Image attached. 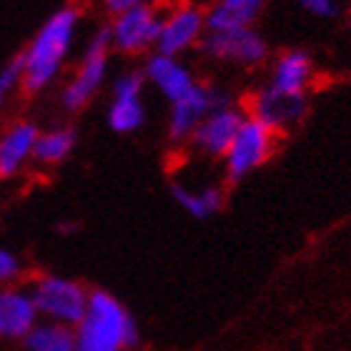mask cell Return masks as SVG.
Segmentation results:
<instances>
[{
  "label": "cell",
  "mask_w": 351,
  "mask_h": 351,
  "mask_svg": "<svg viewBox=\"0 0 351 351\" xmlns=\"http://www.w3.org/2000/svg\"><path fill=\"white\" fill-rule=\"evenodd\" d=\"M75 351H131L138 349L141 329L131 311L106 289L88 293L83 319L73 326Z\"/></svg>",
  "instance_id": "cell-1"
},
{
  "label": "cell",
  "mask_w": 351,
  "mask_h": 351,
  "mask_svg": "<svg viewBox=\"0 0 351 351\" xmlns=\"http://www.w3.org/2000/svg\"><path fill=\"white\" fill-rule=\"evenodd\" d=\"M75 25H78V10L60 8L58 13H53L43 28L38 30L28 51L21 56V83L28 93L43 90L58 75L68 48L73 43Z\"/></svg>",
  "instance_id": "cell-2"
},
{
  "label": "cell",
  "mask_w": 351,
  "mask_h": 351,
  "mask_svg": "<svg viewBox=\"0 0 351 351\" xmlns=\"http://www.w3.org/2000/svg\"><path fill=\"white\" fill-rule=\"evenodd\" d=\"M28 291L33 296L40 322L60 324L68 329H73L83 319L88 306V293H90L83 284L68 276H58V274L38 276L28 286Z\"/></svg>",
  "instance_id": "cell-3"
},
{
  "label": "cell",
  "mask_w": 351,
  "mask_h": 351,
  "mask_svg": "<svg viewBox=\"0 0 351 351\" xmlns=\"http://www.w3.org/2000/svg\"><path fill=\"white\" fill-rule=\"evenodd\" d=\"M274 148V131L258 123L256 118H243L234 141L226 151V178L228 183H239L241 178L258 169L271 156Z\"/></svg>",
  "instance_id": "cell-4"
},
{
  "label": "cell",
  "mask_w": 351,
  "mask_h": 351,
  "mask_svg": "<svg viewBox=\"0 0 351 351\" xmlns=\"http://www.w3.org/2000/svg\"><path fill=\"white\" fill-rule=\"evenodd\" d=\"M110 45L113 43H110L108 28H101L90 38L78 73L73 75V81L68 83L66 90H63V106H66L68 110L83 108V106L95 95V90L101 88L103 78H106V71H108Z\"/></svg>",
  "instance_id": "cell-5"
},
{
  "label": "cell",
  "mask_w": 351,
  "mask_h": 351,
  "mask_svg": "<svg viewBox=\"0 0 351 351\" xmlns=\"http://www.w3.org/2000/svg\"><path fill=\"white\" fill-rule=\"evenodd\" d=\"M163 18L158 10L151 5L133 8L128 13L116 15V21L110 25V43L123 53H141L156 45L158 33H161Z\"/></svg>",
  "instance_id": "cell-6"
},
{
  "label": "cell",
  "mask_w": 351,
  "mask_h": 351,
  "mask_svg": "<svg viewBox=\"0 0 351 351\" xmlns=\"http://www.w3.org/2000/svg\"><path fill=\"white\" fill-rule=\"evenodd\" d=\"M226 95L213 90L208 86H198L191 90L186 98L171 103V118H169V136L171 141H186L191 133L196 131V125L204 121L208 113L219 108H226Z\"/></svg>",
  "instance_id": "cell-7"
},
{
  "label": "cell",
  "mask_w": 351,
  "mask_h": 351,
  "mask_svg": "<svg viewBox=\"0 0 351 351\" xmlns=\"http://www.w3.org/2000/svg\"><path fill=\"white\" fill-rule=\"evenodd\" d=\"M201 51L211 58L219 60H234L241 66H256L266 58V43L256 30L241 28V30H226V33H208L198 40Z\"/></svg>",
  "instance_id": "cell-8"
},
{
  "label": "cell",
  "mask_w": 351,
  "mask_h": 351,
  "mask_svg": "<svg viewBox=\"0 0 351 351\" xmlns=\"http://www.w3.org/2000/svg\"><path fill=\"white\" fill-rule=\"evenodd\" d=\"M40 324L33 296L25 286L10 284L0 289V339L23 341Z\"/></svg>",
  "instance_id": "cell-9"
},
{
  "label": "cell",
  "mask_w": 351,
  "mask_h": 351,
  "mask_svg": "<svg viewBox=\"0 0 351 351\" xmlns=\"http://www.w3.org/2000/svg\"><path fill=\"white\" fill-rule=\"evenodd\" d=\"M206 28V13L198 10L196 5H181L173 13H169L161 23V33L156 40V48L161 56L176 58L178 53L191 48L204 38Z\"/></svg>",
  "instance_id": "cell-10"
},
{
  "label": "cell",
  "mask_w": 351,
  "mask_h": 351,
  "mask_svg": "<svg viewBox=\"0 0 351 351\" xmlns=\"http://www.w3.org/2000/svg\"><path fill=\"white\" fill-rule=\"evenodd\" d=\"M243 123V116L236 108H219L196 125V131L191 133V141L198 151L208 156H226L231 141H234L239 125Z\"/></svg>",
  "instance_id": "cell-11"
},
{
  "label": "cell",
  "mask_w": 351,
  "mask_h": 351,
  "mask_svg": "<svg viewBox=\"0 0 351 351\" xmlns=\"http://www.w3.org/2000/svg\"><path fill=\"white\" fill-rule=\"evenodd\" d=\"M306 113V98L304 95H281L274 93L271 88L261 90L254 101V116L258 123L266 128L276 131V128H286V125L299 123Z\"/></svg>",
  "instance_id": "cell-12"
},
{
  "label": "cell",
  "mask_w": 351,
  "mask_h": 351,
  "mask_svg": "<svg viewBox=\"0 0 351 351\" xmlns=\"http://www.w3.org/2000/svg\"><path fill=\"white\" fill-rule=\"evenodd\" d=\"M38 125L30 121L13 123L0 136V178L21 173L23 166L33 158V148L38 141Z\"/></svg>",
  "instance_id": "cell-13"
},
{
  "label": "cell",
  "mask_w": 351,
  "mask_h": 351,
  "mask_svg": "<svg viewBox=\"0 0 351 351\" xmlns=\"http://www.w3.org/2000/svg\"><path fill=\"white\" fill-rule=\"evenodd\" d=\"M143 78L154 83L171 103L186 98L196 88V81H193L189 68L178 63L176 58H171V56H161V53H156V56L148 58Z\"/></svg>",
  "instance_id": "cell-14"
},
{
  "label": "cell",
  "mask_w": 351,
  "mask_h": 351,
  "mask_svg": "<svg viewBox=\"0 0 351 351\" xmlns=\"http://www.w3.org/2000/svg\"><path fill=\"white\" fill-rule=\"evenodd\" d=\"M263 0H219L206 13V28L208 33H226V30L251 28L261 13Z\"/></svg>",
  "instance_id": "cell-15"
},
{
  "label": "cell",
  "mask_w": 351,
  "mask_h": 351,
  "mask_svg": "<svg viewBox=\"0 0 351 351\" xmlns=\"http://www.w3.org/2000/svg\"><path fill=\"white\" fill-rule=\"evenodd\" d=\"M308 81H311V58L304 51H291L278 58L269 88L281 95H304Z\"/></svg>",
  "instance_id": "cell-16"
},
{
  "label": "cell",
  "mask_w": 351,
  "mask_h": 351,
  "mask_svg": "<svg viewBox=\"0 0 351 351\" xmlns=\"http://www.w3.org/2000/svg\"><path fill=\"white\" fill-rule=\"evenodd\" d=\"M171 196L176 198V204L181 206L183 211L198 221L211 219L213 213H219L221 206H223V193H221V189H216V186H208V189H201V191H191V189H186V186H181V183H173V186H171Z\"/></svg>",
  "instance_id": "cell-17"
},
{
  "label": "cell",
  "mask_w": 351,
  "mask_h": 351,
  "mask_svg": "<svg viewBox=\"0 0 351 351\" xmlns=\"http://www.w3.org/2000/svg\"><path fill=\"white\" fill-rule=\"evenodd\" d=\"M75 148V131L73 128H56V131L38 133L36 148H33V161L53 166V163L66 161Z\"/></svg>",
  "instance_id": "cell-18"
},
{
  "label": "cell",
  "mask_w": 351,
  "mask_h": 351,
  "mask_svg": "<svg viewBox=\"0 0 351 351\" xmlns=\"http://www.w3.org/2000/svg\"><path fill=\"white\" fill-rule=\"evenodd\" d=\"M25 351H75L73 329L60 324L40 322L28 337L23 339Z\"/></svg>",
  "instance_id": "cell-19"
},
{
  "label": "cell",
  "mask_w": 351,
  "mask_h": 351,
  "mask_svg": "<svg viewBox=\"0 0 351 351\" xmlns=\"http://www.w3.org/2000/svg\"><path fill=\"white\" fill-rule=\"evenodd\" d=\"M146 121V108L141 98H113L108 110V125L116 133L138 131Z\"/></svg>",
  "instance_id": "cell-20"
},
{
  "label": "cell",
  "mask_w": 351,
  "mask_h": 351,
  "mask_svg": "<svg viewBox=\"0 0 351 351\" xmlns=\"http://www.w3.org/2000/svg\"><path fill=\"white\" fill-rule=\"evenodd\" d=\"M21 276H23L21 258L15 256L10 249L0 246V289H3V286L15 284V281H18Z\"/></svg>",
  "instance_id": "cell-21"
},
{
  "label": "cell",
  "mask_w": 351,
  "mask_h": 351,
  "mask_svg": "<svg viewBox=\"0 0 351 351\" xmlns=\"http://www.w3.org/2000/svg\"><path fill=\"white\" fill-rule=\"evenodd\" d=\"M143 73H123L113 83V98H141Z\"/></svg>",
  "instance_id": "cell-22"
},
{
  "label": "cell",
  "mask_w": 351,
  "mask_h": 351,
  "mask_svg": "<svg viewBox=\"0 0 351 351\" xmlns=\"http://www.w3.org/2000/svg\"><path fill=\"white\" fill-rule=\"evenodd\" d=\"M21 58H15L5 71H0V108H3V103H5V95L8 90L15 86V83H21Z\"/></svg>",
  "instance_id": "cell-23"
},
{
  "label": "cell",
  "mask_w": 351,
  "mask_h": 351,
  "mask_svg": "<svg viewBox=\"0 0 351 351\" xmlns=\"http://www.w3.org/2000/svg\"><path fill=\"white\" fill-rule=\"evenodd\" d=\"M299 5L316 18H331L337 13V0H299Z\"/></svg>",
  "instance_id": "cell-24"
},
{
  "label": "cell",
  "mask_w": 351,
  "mask_h": 351,
  "mask_svg": "<svg viewBox=\"0 0 351 351\" xmlns=\"http://www.w3.org/2000/svg\"><path fill=\"white\" fill-rule=\"evenodd\" d=\"M103 5H106V10L113 13V18H116V15L128 13V10H133V8L148 5V0H103Z\"/></svg>",
  "instance_id": "cell-25"
},
{
  "label": "cell",
  "mask_w": 351,
  "mask_h": 351,
  "mask_svg": "<svg viewBox=\"0 0 351 351\" xmlns=\"http://www.w3.org/2000/svg\"><path fill=\"white\" fill-rule=\"evenodd\" d=\"M349 25H351V15H349Z\"/></svg>",
  "instance_id": "cell-26"
}]
</instances>
